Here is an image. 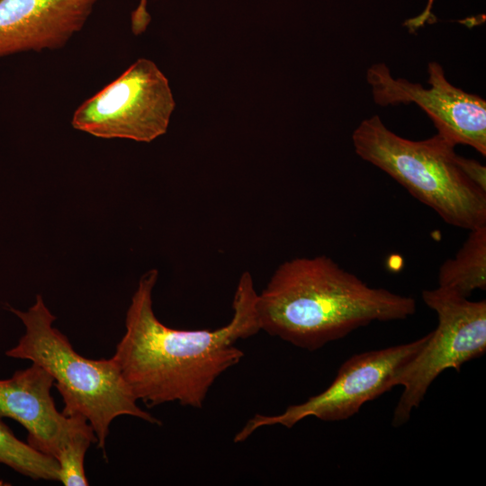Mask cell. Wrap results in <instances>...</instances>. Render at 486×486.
Instances as JSON below:
<instances>
[{
    "label": "cell",
    "instance_id": "ba28073f",
    "mask_svg": "<svg viewBox=\"0 0 486 486\" xmlns=\"http://www.w3.org/2000/svg\"><path fill=\"white\" fill-rule=\"evenodd\" d=\"M428 72L429 88L404 78H394L383 63L370 67L366 79L377 104L414 103L428 115L438 134L455 146L467 145L485 156V100L452 85L437 62H429Z\"/></svg>",
    "mask_w": 486,
    "mask_h": 486
},
{
    "label": "cell",
    "instance_id": "5b68a950",
    "mask_svg": "<svg viewBox=\"0 0 486 486\" xmlns=\"http://www.w3.org/2000/svg\"><path fill=\"white\" fill-rule=\"evenodd\" d=\"M422 300L437 316V327L422 349L393 377L392 387L403 386L392 426L404 425L419 406L430 384L448 368L462 365L486 351V302L468 298L442 287L422 292Z\"/></svg>",
    "mask_w": 486,
    "mask_h": 486
},
{
    "label": "cell",
    "instance_id": "9c48e42d",
    "mask_svg": "<svg viewBox=\"0 0 486 486\" xmlns=\"http://www.w3.org/2000/svg\"><path fill=\"white\" fill-rule=\"evenodd\" d=\"M98 0H0V59L63 48Z\"/></svg>",
    "mask_w": 486,
    "mask_h": 486
},
{
    "label": "cell",
    "instance_id": "277c9868",
    "mask_svg": "<svg viewBox=\"0 0 486 486\" xmlns=\"http://www.w3.org/2000/svg\"><path fill=\"white\" fill-rule=\"evenodd\" d=\"M352 141L362 159L388 174L447 224L468 230L486 225V191L467 176L455 145L440 134L408 140L374 115L355 129Z\"/></svg>",
    "mask_w": 486,
    "mask_h": 486
},
{
    "label": "cell",
    "instance_id": "2e32d148",
    "mask_svg": "<svg viewBox=\"0 0 486 486\" xmlns=\"http://www.w3.org/2000/svg\"><path fill=\"white\" fill-rule=\"evenodd\" d=\"M433 2L434 0H428V4L427 7L425 8L424 12L421 14L422 16H424L425 18H428L432 15L431 8H432Z\"/></svg>",
    "mask_w": 486,
    "mask_h": 486
},
{
    "label": "cell",
    "instance_id": "4fadbf2b",
    "mask_svg": "<svg viewBox=\"0 0 486 486\" xmlns=\"http://www.w3.org/2000/svg\"><path fill=\"white\" fill-rule=\"evenodd\" d=\"M92 443L96 444L95 434L90 425L73 434L59 447L55 459L58 464V482L65 486H86L85 455Z\"/></svg>",
    "mask_w": 486,
    "mask_h": 486
},
{
    "label": "cell",
    "instance_id": "9a60e30c",
    "mask_svg": "<svg viewBox=\"0 0 486 486\" xmlns=\"http://www.w3.org/2000/svg\"><path fill=\"white\" fill-rule=\"evenodd\" d=\"M147 0H140L137 9L131 15V28L135 35H139L145 32L149 23L150 16L146 10Z\"/></svg>",
    "mask_w": 486,
    "mask_h": 486
},
{
    "label": "cell",
    "instance_id": "7a4b0ae2",
    "mask_svg": "<svg viewBox=\"0 0 486 486\" xmlns=\"http://www.w3.org/2000/svg\"><path fill=\"white\" fill-rule=\"evenodd\" d=\"M260 329L315 351L374 321L401 320L416 311L412 297L367 285L327 256L282 263L257 293Z\"/></svg>",
    "mask_w": 486,
    "mask_h": 486
},
{
    "label": "cell",
    "instance_id": "5bb4252c",
    "mask_svg": "<svg viewBox=\"0 0 486 486\" xmlns=\"http://www.w3.org/2000/svg\"><path fill=\"white\" fill-rule=\"evenodd\" d=\"M460 165L467 176L486 191V168L480 162L461 157Z\"/></svg>",
    "mask_w": 486,
    "mask_h": 486
},
{
    "label": "cell",
    "instance_id": "6da1fadb",
    "mask_svg": "<svg viewBox=\"0 0 486 486\" xmlns=\"http://www.w3.org/2000/svg\"><path fill=\"white\" fill-rule=\"evenodd\" d=\"M158 272L139 281L126 312L125 333L112 356L135 399L147 407L167 402L200 409L212 385L244 356L235 344L258 333L257 293L249 272L242 273L234 293L233 315L217 329L168 328L152 307Z\"/></svg>",
    "mask_w": 486,
    "mask_h": 486
},
{
    "label": "cell",
    "instance_id": "30bf717a",
    "mask_svg": "<svg viewBox=\"0 0 486 486\" xmlns=\"http://www.w3.org/2000/svg\"><path fill=\"white\" fill-rule=\"evenodd\" d=\"M53 385V377L34 363L0 380V419L20 423L28 432V444L55 458L67 439L90 424L58 410L50 394Z\"/></svg>",
    "mask_w": 486,
    "mask_h": 486
},
{
    "label": "cell",
    "instance_id": "7c38bea8",
    "mask_svg": "<svg viewBox=\"0 0 486 486\" xmlns=\"http://www.w3.org/2000/svg\"><path fill=\"white\" fill-rule=\"evenodd\" d=\"M0 463L33 480L58 481L57 460L18 439L1 419Z\"/></svg>",
    "mask_w": 486,
    "mask_h": 486
},
{
    "label": "cell",
    "instance_id": "3957f363",
    "mask_svg": "<svg viewBox=\"0 0 486 486\" xmlns=\"http://www.w3.org/2000/svg\"><path fill=\"white\" fill-rule=\"evenodd\" d=\"M23 323L25 333L5 355L30 360L54 379L62 396L66 417L84 418L92 427L97 448L105 454L110 425L120 416L129 415L154 425L161 422L137 404L114 359H89L79 355L68 338L53 327L56 317L37 294L35 303L22 311L12 307Z\"/></svg>",
    "mask_w": 486,
    "mask_h": 486
},
{
    "label": "cell",
    "instance_id": "8fae6325",
    "mask_svg": "<svg viewBox=\"0 0 486 486\" xmlns=\"http://www.w3.org/2000/svg\"><path fill=\"white\" fill-rule=\"evenodd\" d=\"M438 286L465 298L486 288V225L469 230L454 258L439 267Z\"/></svg>",
    "mask_w": 486,
    "mask_h": 486
},
{
    "label": "cell",
    "instance_id": "52a82bcc",
    "mask_svg": "<svg viewBox=\"0 0 486 486\" xmlns=\"http://www.w3.org/2000/svg\"><path fill=\"white\" fill-rule=\"evenodd\" d=\"M430 332L411 342L356 354L339 367L331 384L306 401L289 406L274 416L256 414L235 436L245 441L257 428L281 425L292 428L308 417L323 421H340L356 415L361 407L392 389L396 374L425 346Z\"/></svg>",
    "mask_w": 486,
    "mask_h": 486
},
{
    "label": "cell",
    "instance_id": "8992f818",
    "mask_svg": "<svg viewBox=\"0 0 486 486\" xmlns=\"http://www.w3.org/2000/svg\"><path fill=\"white\" fill-rule=\"evenodd\" d=\"M176 103L168 79L139 58L74 112V129L102 139L151 142L168 128Z\"/></svg>",
    "mask_w": 486,
    "mask_h": 486
}]
</instances>
